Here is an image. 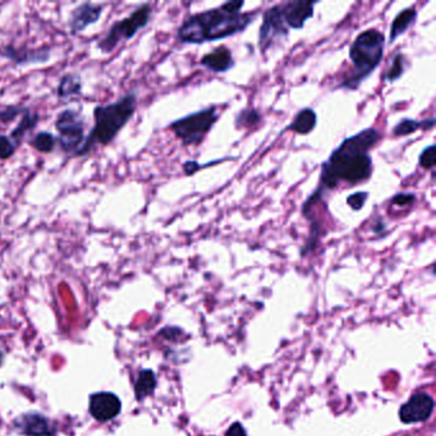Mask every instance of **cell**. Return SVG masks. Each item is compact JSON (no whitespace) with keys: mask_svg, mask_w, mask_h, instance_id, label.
I'll list each match as a JSON object with an SVG mask.
<instances>
[{"mask_svg":"<svg viewBox=\"0 0 436 436\" xmlns=\"http://www.w3.org/2000/svg\"><path fill=\"white\" fill-rule=\"evenodd\" d=\"M243 0L227 1L218 8L186 17L177 31L178 42L201 45L243 33L257 17V13H243Z\"/></svg>","mask_w":436,"mask_h":436,"instance_id":"2","label":"cell"},{"mask_svg":"<svg viewBox=\"0 0 436 436\" xmlns=\"http://www.w3.org/2000/svg\"><path fill=\"white\" fill-rule=\"evenodd\" d=\"M320 1L290 0L263 12V25L259 33V46L266 53L278 39L288 36L289 30H302L313 18L315 6Z\"/></svg>","mask_w":436,"mask_h":436,"instance_id":"4","label":"cell"},{"mask_svg":"<svg viewBox=\"0 0 436 436\" xmlns=\"http://www.w3.org/2000/svg\"><path fill=\"white\" fill-rule=\"evenodd\" d=\"M404 72H406V58L402 53H395L392 59V64L384 76V80L389 83L395 82L403 76Z\"/></svg>","mask_w":436,"mask_h":436,"instance_id":"23","label":"cell"},{"mask_svg":"<svg viewBox=\"0 0 436 436\" xmlns=\"http://www.w3.org/2000/svg\"><path fill=\"white\" fill-rule=\"evenodd\" d=\"M225 436H247V433H246V428H243L242 424L236 422V424L232 425L231 428L227 430Z\"/></svg>","mask_w":436,"mask_h":436,"instance_id":"30","label":"cell"},{"mask_svg":"<svg viewBox=\"0 0 436 436\" xmlns=\"http://www.w3.org/2000/svg\"><path fill=\"white\" fill-rule=\"evenodd\" d=\"M137 92L130 91L121 99L107 104L98 105L94 109L95 124L83 141L82 146L77 151L76 157H86L100 146L112 143L118 133L123 130L136 113Z\"/></svg>","mask_w":436,"mask_h":436,"instance_id":"3","label":"cell"},{"mask_svg":"<svg viewBox=\"0 0 436 436\" xmlns=\"http://www.w3.org/2000/svg\"><path fill=\"white\" fill-rule=\"evenodd\" d=\"M82 94V78L81 74L68 72L59 80L57 96L60 100H68Z\"/></svg>","mask_w":436,"mask_h":436,"instance_id":"18","label":"cell"},{"mask_svg":"<svg viewBox=\"0 0 436 436\" xmlns=\"http://www.w3.org/2000/svg\"><path fill=\"white\" fill-rule=\"evenodd\" d=\"M385 36L378 28H369L360 33L349 46V59L354 63V71L347 74L339 87L345 90H357L384 58Z\"/></svg>","mask_w":436,"mask_h":436,"instance_id":"5","label":"cell"},{"mask_svg":"<svg viewBox=\"0 0 436 436\" xmlns=\"http://www.w3.org/2000/svg\"><path fill=\"white\" fill-rule=\"evenodd\" d=\"M89 412L94 420L107 422L121 415L122 402L113 392H96L89 398Z\"/></svg>","mask_w":436,"mask_h":436,"instance_id":"10","label":"cell"},{"mask_svg":"<svg viewBox=\"0 0 436 436\" xmlns=\"http://www.w3.org/2000/svg\"><path fill=\"white\" fill-rule=\"evenodd\" d=\"M16 145L7 134H0V160H8L16 152Z\"/></svg>","mask_w":436,"mask_h":436,"instance_id":"27","label":"cell"},{"mask_svg":"<svg viewBox=\"0 0 436 436\" xmlns=\"http://www.w3.org/2000/svg\"><path fill=\"white\" fill-rule=\"evenodd\" d=\"M435 148V143H431V145H428V146H426L421 151L420 157H419V164H420L422 169L434 172V168H435L436 164Z\"/></svg>","mask_w":436,"mask_h":436,"instance_id":"25","label":"cell"},{"mask_svg":"<svg viewBox=\"0 0 436 436\" xmlns=\"http://www.w3.org/2000/svg\"><path fill=\"white\" fill-rule=\"evenodd\" d=\"M416 201V195L411 193V192H401V193H396L394 198H392L390 201V205L398 206V207H406V206H411L415 204Z\"/></svg>","mask_w":436,"mask_h":436,"instance_id":"29","label":"cell"},{"mask_svg":"<svg viewBox=\"0 0 436 436\" xmlns=\"http://www.w3.org/2000/svg\"><path fill=\"white\" fill-rule=\"evenodd\" d=\"M434 125H435V116H431L424 121L404 118V119H401L393 128V134L396 137H403V136H410L419 130H433Z\"/></svg>","mask_w":436,"mask_h":436,"instance_id":"19","label":"cell"},{"mask_svg":"<svg viewBox=\"0 0 436 436\" xmlns=\"http://www.w3.org/2000/svg\"><path fill=\"white\" fill-rule=\"evenodd\" d=\"M0 57L8 59L15 66H35L48 63L51 58V49L49 46H42L36 49L17 48L13 44H8L0 49Z\"/></svg>","mask_w":436,"mask_h":436,"instance_id":"11","label":"cell"},{"mask_svg":"<svg viewBox=\"0 0 436 436\" xmlns=\"http://www.w3.org/2000/svg\"><path fill=\"white\" fill-rule=\"evenodd\" d=\"M383 139L376 128H365L354 136L347 137L321 165L317 187L304 202L302 207L322 205L325 196L340 183L357 186L369 181L374 172L370 151Z\"/></svg>","mask_w":436,"mask_h":436,"instance_id":"1","label":"cell"},{"mask_svg":"<svg viewBox=\"0 0 436 436\" xmlns=\"http://www.w3.org/2000/svg\"><path fill=\"white\" fill-rule=\"evenodd\" d=\"M218 119L219 113L216 110V105H211L196 113L175 119L171 123L169 128L184 146H198L205 140L206 134L211 131Z\"/></svg>","mask_w":436,"mask_h":436,"instance_id":"7","label":"cell"},{"mask_svg":"<svg viewBox=\"0 0 436 436\" xmlns=\"http://www.w3.org/2000/svg\"><path fill=\"white\" fill-rule=\"evenodd\" d=\"M435 408L434 398L428 393H417L401 407L399 419L403 424H419L430 419Z\"/></svg>","mask_w":436,"mask_h":436,"instance_id":"12","label":"cell"},{"mask_svg":"<svg viewBox=\"0 0 436 436\" xmlns=\"http://www.w3.org/2000/svg\"><path fill=\"white\" fill-rule=\"evenodd\" d=\"M55 130L58 132V143L60 148L69 155L77 154L82 146L85 136V119L73 109H64L55 119Z\"/></svg>","mask_w":436,"mask_h":436,"instance_id":"8","label":"cell"},{"mask_svg":"<svg viewBox=\"0 0 436 436\" xmlns=\"http://www.w3.org/2000/svg\"><path fill=\"white\" fill-rule=\"evenodd\" d=\"M152 16L151 6L145 3L134 9L131 15L123 19H119L110 26L107 33L98 42V49L104 54H110L118 48L121 42L133 39L140 30L150 24Z\"/></svg>","mask_w":436,"mask_h":436,"instance_id":"6","label":"cell"},{"mask_svg":"<svg viewBox=\"0 0 436 436\" xmlns=\"http://www.w3.org/2000/svg\"><path fill=\"white\" fill-rule=\"evenodd\" d=\"M58 143L57 136H54L53 133L48 131H42L36 133L33 139L30 140V145L33 146L36 151L42 152V154H49L51 152Z\"/></svg>","mask_w":436,"mask_h":436,"instance_id":"21","label":"cell"},{"mask_svg":"<svg viewBox=\"0 0 436 436\" xmlns=\"http://www.w3.org/2000/svg\"><path fill=\"white\" fill-rule=\"evenodd\" d=\"M3 358H4V354L0 351V366H1V363H3Z\"/></svg>","mask_w":436,"mask_h":436,"instance_id":"32","label":"cell"},{"mask_svg":"<svg viewBox=\"0 0 436 436\" xmlns=\"http://www.w3.org/2000/svg\"><path fill=\"white\" fill-rule=\"evenodd\" d=\"M261 118L263 116L259 113V110H256L254 107H246V109L241 110L238 114L236 116L234 125L238 130L251 128V127H255V125L260 123Z\"/></svg>","mask_w":436,"mask_h":436,"instance_id":"22","label":"cell"},{"mask_svg":"<svg viewBox=\"0 0 436 436\" xmlns=\"http://www.w3.org/2000/svg\"><path fill=\"white\" fill-rule=\"evenodd\" d=\"M228 159H231V157L218 159V160H215V162L206 163L205 165L198 164L196 160H189V162H184V164H183V172H184L186 175H193V174L196 173L200 169H204L206 166H210V165H214L216 164V163H223V162H225V160H228Z\"/></svg>","mask_w":436,"mask_h":436,"instance_id":"28","label":"cell"},{"mask_svg":"<svg viewBox=\"0 0 436 436\" xmlns=\"http://www.w3.org/2000/svg\"><path fill=\"white\" fill-rule=\"evenodd\" d=\"M387 223L384 222V219L383 218H378L375 223L372 224V231L375 234H378V236H381V234H384L385 232H387Z\"/></svg>","mask_w":436,"mask_h":436,"instance_id":"31","label":"cell"},{"mask_svg":"<svg viewBox=\"0 0 436 436\" xmlns=\"http://www.w3.org/2000/svg\"><path fill=\"white\" fill-rule=\"evenodd\" d=\"M417 17H419L417 9L413 8V7L402 9L394 17L392 26H390L389 44H393L399 36H402V35L407 33L412 26L417 22Z\"/></svg>","mask_w":436,"mask_h":436,"instance_id":"15","label":"cell"},{"mask_svg":"<svg viewBox=\"0 0 436 436\" xmlns=\"http://www.w3.org/2000/svg\"><path fill=\"white\" fill-rule=\"evenodd\" d=\"M40 121V114L36 113V112H31L30 107L25 112V114L21 118V121L18 122L16 127L12 130L10 134H9V139L13 141V143L16 145V148L22 143V141L26 137L27 133L33 132Z\"/></svg>","mask_w":436,"mask_h":436,"instance_id":"17","label":"cell"},{"mask_svg":"<svg viewBox=\"0 0 436 436\" xmlns=\"http://www.w3.org/2000/svg\"><path fill=\"white\" fill-rule=\"evenodd\" d=\"M157 380L155 372L150 369L141 370L136 384H134V395L137 401H142L152 394L157 389Z\"/></svg>","mask_w":436,"mask_h":436,"instance_id":"20","label":"cell"},{"mask_svg":"<svg viewBox=\"0 0 436 436\" xmlns=\"http://www.w3.org/2000/svg\"><path fill=\"white\" fill-rule=\"evenodd\" d=\"M367 198H369V192L358 191V192H354L347 198V205L349 206L354 211H360V210H363Z\"/></svg>","mask_w":436,"mask_h":436,"instance_id":"26","label":"cell"},{"mask_svg":"<svg viewBox=\"0 0 436 436\" xmlns=\"http://www.w3.org/2000/svg\"><path fill=\"white\" fill-rule=\"evenodd\" d=\"M28 107L24 105H7L0 109V123L8 124L15 122L18 116L25 114Z\"/></svg>","mask_w":436,"mask_h":436,"instance_id":"24","label":"cell"},{"mask_svg":"<svg viewBox=\"0 0 436 436\" xmlns=\"http://www.w3.org/2000/svg\"><path fill=\"white\" fill-rule=\"evenodd\" d=\"M200 64L213 73H225L231 71L236 63L231 50L225 45H220L205 54L200 60Z\"/></svg>","mask_w":436,"mask_h":436,"instance_id":"14","label":"cell"},{"mask_svg":"<svg viewBox=\"0 0 436 436\" xmlns=\"http://www.w3.org/2000/svg\"><path fill=\"white\" fill-rule=\"evenodd\" d=\"M18 434L26 436H55L58 426L40 412H25L12 422Z\"/></svg>","mask_w":436,"mask_h":436,"instance_id":"9","label":"cell"},{"mask_svg":"<svg viewBox=\"0 0 436 436\" xmlns=\"http://www.w3.org/2000/svg\"><path fill=\"white\" fill-rule=\"evenodd\" d=\"M316 124H317L316 112L311 107H304L297 113L292 123L286 128V131H293L297 134L307 136L316 128Z\"/></svg>","mask_w":436,"mask_h":436,"instance_id":"16","label":"cell"},{"mask_svg":"<svg viewBox=\"0 0 436 436\" xmlns=\"http://www.w3.org/2000/svg\"><path fill=\"white\" fill-rule=\"evenodd\" d=\"M103 12H104V6L101 4H95L91 1L81 3L71 12L68 18L69 33L72 35H80L89 26L98 24L103 16Z\"/></svg>","mask_w":436,"mask_h":436,"instance_id":"13","label":"cell"}]
</instances>
